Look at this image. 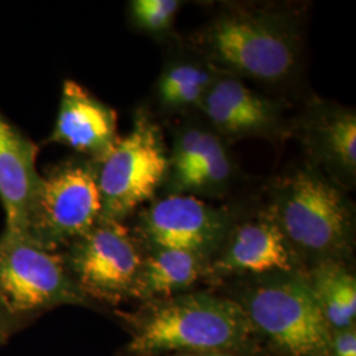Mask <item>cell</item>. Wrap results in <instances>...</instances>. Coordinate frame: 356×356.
Returning <instances> with one entry per match:
<instances>
[{
	"instance_id": "1",
	"label": "cell",
	"mask_w": 356,
	"mask_h": 356,
	"mask_svg": "<svg viewBox=\"0 0 356 356\" xmlns=\"http://www.w3.org/2000/svg\"><path fill=\"white\" fill-rule=\"evenodd\" d=\"M191 42L219 73L267 86L286 85L301 67L298 15L276 6H227L191 36Z\"/></svg>"
},
{
	"instance_id": "2",
	"label": "cell",
	"mask_w": 356,
	"mask_h": 356,
	"mask_svg": "<svg viewBox=\"0 0 356 356\" xmlns=\"http://www.w3.org/2000/svg\"><path fill=\"white\" fill-rule=\"evenodd\" d=\"M132 356L241 353L254 331L234 298L210 292H184L144 302L127 317Z\"/></svg>"
},
{
	"instance_id": "3",
	"label": "cell",
	"mask_w": 356,
	"mask_h": 356,
	"mask_svg": "<svg viewBox=\"0 0 356 356\" xmlns=\"http://www.w3.org/2000/svg\"><path fill=\"white\" fill-rule=\"evenodd\" d=\"M267 214L301 261L347 263L354 250L355 207L347 191L306 164L277 178L269 191Z\"/></svg>"
},
{
	"instance_id": "4",
	"label": "cell",
	"mask_w": 356,
	"mask_h": 356,
	"mask_svg": "<svg viewBox=\"0 0 356 356\" xmlns=\"http://www.w3.org/2000/svg\"><path fill=\"white\" fill-rule=\"evenodd\" d=\"M238 298L254 334L284 356H332L331 330L305 269L252 276Z\"/></svg>"
},
{
	"instance_id": "5",
	"label": "cell",
	"mask_w": 356,
	"mask_h": 356,
	"mask_svg": "<svg viewBox=\"0 0 356 356\" xmlns=\"http://www.w3.org/2000/svg\"><path fill=\"white\" fill-rule=\"evenodd\" d=\"M169 169L163 134L144 110H138L126 136L97 164L101 195L99 220L122 222L151 201L165 182Z\"/></svg>"
},
{
	"instance_id": "6",
	"label": "cell",
	"mask_w": 356,
	"mask_h": 356,
	"mask_svg": "<svg viewBox=\"0 0 356 356\" xmlns=\"http://www.w3.org/2000/svg\"><path fill=\"white\" fill-rule=\"evenodd\" d=\"M0 298L26 325L61 306H95L76 288L60 252L8 229L0 234Z\"/></svg>"
},
{
	"instance_id": "7",
	"label": "cell",
	"mask_w": 356,
	"mask_h": 356,
	"mask_svg": "<svg viewBox=\"0 0 356 356\" xmlns=\"http://www.w3.org/2000/svg\"><path fill=\"white\" fill-rule=\"evenodd\" d=\"M101 210L97 164L85 157L65 161L41 176L24 236L60 252L98 223Z\"/></svg>"
},
{
	"instance_id": "8",
	"label": "cell",
	"mask_w": 356,
	"mask_h": 356,
	"mask_svg": "<svg viewBox=\"0 0 356 356\" xmlns=\"http://www.w3.org/2000/svg\"><path fill=\"white\" fill-rule=\"evenodd\" d=\"M60 254L76 288L94 305L116 306L132 298L144 250L124 223L98 220Z\"/></svg>"
},
{
	"instance_id": "9",
	"label": "cell",
	"mask_w": 356,
	"mask_h": 356,
	"mask_svg": "<svg viewBox=\"0 0 356 356\" xmlns=\"http://www.w3.org/2000/svg\"><path fill=\"white\" fill-rule=\"evenodd\" d=\"M234 225V216L225 207L193 195H166L138 213L132 232L144 252L179 250L210 263Z\"/></svg>"
},
{
	"instance_id": "10",
	"label": "cell",
	"mask_w": 356,
	"mask_h": 356,
	"mask_svg": "<svg viewBox=\"0 0 356 356\" xmlns=\"http://www.w3.org/2000/svg\"><path fill=\"white\" fill-rule=\"evenodd\" d=\"M309 163L344 191L356 184V114L354 108L314 99L292 126Z\"/></svg>"
},
{
	"instance_id": "11",
	"label": "cell",
	"mask_w": 356,
	"mask_h": 356,
	"mask_svg": "<svg viewBox=\"0 0 356 356\" xmlns=\"http://www.w3.org/2000/svg\"><path fill=\"white\" fill-rule=\"evenodd\" d=\"M222 139L277 140L292 132L284 106L250 89L242 79L219 73L200 104Z\"/></svg>"
},
{
	"instance_id": "12",
	"label": "cell",
	"mask_w": 356,
	"mask_h": 356,
	"mask_svg": "<svg viewBox=\"0 0 356 356\" xmlns=\"http://www.w3.org/2000/svg\"><path fill=\"white\" fill-rule=\"evenodd\" d=\"M302 269L277 225L263 211L256 219L234 225L211 259L207 275L261 276Z\"/></svg>"
},
{
	"instance_id": "13",
	"label": "cell",
	"mask_w": 356,
	"mask_h": 356,
	"mask_svg": "<svg viewBox=\"0 0 356 356\" xmlns=\"http://www.w3.org/2000/svg\"><path fill=\"white\" fill-rule=\"evenodd\" d=\"M118 139V114L114 108L76 81L66 79L48 141L70 147L98 164L111 152Z\"/></svg>"
},
{
	"instance_id": "14",
	"label": "cell",
	"mask_w": 356,
	"mask_h": 356,
	"mask_svg": "<svg viewBox=\"0 0 356 356\" xmlns=\"http://www.w3.org/2000/svg\"><path fill=\"white\" fill-rule=\"evenodd\" d=\"M38 147L0 113V201L4 229L26 235L41 176L36 166Z\"/></svg>"
},
{
	"instance_id": "15",
	"label": "cell",
	"mask_w": 356,
	"mask_h": 356,
	"mask_svg": "<svg viewBox=\"0 0 356 356\" xmlns=\"http://www.w3.org/2000/svg\"><path fill=\"white\" fill-rule=\"evenodd\" d=\"M209 261L198 254L179 250L145 251L132 298L148 302L188 292L207 276Z\"/></svg>"
},
{
	"instance_id": "16",
	"label": "cell",
	"mask_w": 356,
	"mask_h": 356,
	"mask_svg": "<svg viewBox=\"0 0 356 356\" xmlns=\"http://www.w3.org/2000/svg\"><path fill=\"white\" fill-rule=\"evenodd\" d=\"M305 272L331 330L355 326L356 279L350 266L339 260H321Z\"/></svg>"
},
{
	"instance_id": "17",
	"label": "cell",
	"mask_w": 356,
	"mask_h": 356,
	"mask_svg": "<svg viewBox=\"0 0 356 356\" xmlns=\"http://www.w3.org/2000/svg\"><path fill=\"white\" fill-rule=\"evenodd\" d=\"M218 76L219 72L204 60L173 61L165 66L157 81V102L168 113L200 108Z\"/></svg>"
},
{
	"instance_id": "18",
	"label": "cell",
	"mask_w": 356,
	"mask_h": 356,
	"mask_svg": "<svg viewBox=\"0 0 356 356\" xmlns=\"http://www.w3.org/2000/svg\"><path fill=\"white\" fill-rule=\"evenodd\" d=\"M235 176V165L219 136L204 160L189 172L166 179L168 195H219L229 189Z\"/></svg>"
},
{
	"instance_id": "19",
	"label": "cell",
	"mask_w": 356,
	"mask_h": 356,
	"mask_svg": "<svg viewBox=\"0 0 356 356\" xmlns=\"http://www.w3.org/2000/svg\"><path fill=\"white\" fill-rule=\"evenodd\" d=\"M181 4L178 0H132L129 19L140 32L163 38L173 31Z\"/></svg>"
},
{
	"instance_id": "20",
	"label": "cell",
	"mask_w": 356,
	"mask_h": 356,
	"mask_svg": "<svg viewBox=\"0 0 356 356\" xmlns=\"http://www.w3.org/2000/svg\"><path fill=\"white\" fill-rule=\"evenodd\" d=\"M209 128L197 123H189L179 128L175 136L172 154L169 156V169L166 178L175 177L191 165L200 152Z\"/></svg>"
},
{
	"instance_id": "21",
	"label": "cell",
	"mask_w": 356,
	"mask_h": 356,
	"mask_svg": "<svg viewBox=\"0 0 356 356\" xmlns=\"http://www.w3.org/2000/svg\"><path fill=\"white\" fill-rule=\"evenodd\" d=\"M331 351L332 356H356L355 326L332 331Z\"/></svg>"
},
{
	"instance_id": "22",
	"label": "cell",
	"mask_w": 356,
	"mask_h": 356,
	"mask_svg": "<svg viewBox=\"0 0 356 356\" xmlns=\"http://www.w3.org/2000/svg\"><path fill=\"white\" fill-rule=\"evenodd\" d=\"M22 319L15 317L0 298V347L7 343L16 332L26 327Z\"/></svg>"
},
{
	"instance_id": "23",
	"label": "cell",
	"mask_w": 356,
	"mask_h": 356,
	"mask_svg": "<svg viewBox=\"0 0 356 356\" xmlns=\"http://www.w3.org/2000/svg\"><path fill=\"white\" fill-rule=\"evenodd\" d=\"M172 356H236L231 353H201V354H178Z\"/></svg>"
}]
</instances>
